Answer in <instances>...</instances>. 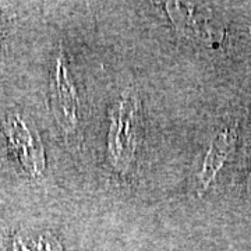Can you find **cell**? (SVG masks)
Listing matches in <instances>:
<instances>
[{"label": "cell", "instance_id": "1", "mask_svg": "<svg viewBox=\"0 0 251 251\" xmlns=\"http://www.w3.org/2000/svg\"><path fill=\"white\" fill-rule=\"evenodd\" d=\"M138 100L134 94L126 92L112 112L109 130V155L117 171L125 172L134 158L137 145Z\"/></svg>", "mask_w": 251, "mask_h": 251}, {"label": "cell", "instance_id": "2", "mask_svg": "<svg viewBox=\"0 0 251 251\" xmlns=\"http://www.w3.org/2000/svg\"><path fill=\"white\" fill-rule=\"evenodd\" d=\"M4 133L16 150L23 168L32 176L41 175L45 169V153L35 131L25 125L20 115H11L4 122Z\"/></svg>", "mask_w": 251, "mask_h": 251}, {"label": "cell", "instance_id": "3", "mask_svg": "<svg viewBox=\"0 0 251 251\" xmlns=\"http://www.w3.org/2000/svg\"><path fill=\"white\" fill-rule=\"evenodd\" d=\"M54 81H56L53 84V92H56L54 95L56 115L64 128L73 130L77 125L78 98H77V91L69 77L67 67L62 57L57 60Z\"/></svg>", "mask_w": 251, "mask_h": 251}, {"label": "cell", "instance_id": "4", "mask_svg": "<svg viewBox=\"0 0 251 251\" xmlns=\"http://www.w3.org/2000/svg\"><path fill=\"white\" fill-rule=\"evenodd\" d=\"M234 144H236V133L232 128H227L219 133L212 140L208 153L205 155L202 169L200 172V183L202 186V190H205L215 180L218 172L221 171L225 161L227 159V156L234 148Z\"/></svg>", "mask_w": 251, "mask_h": 251}]
</instances>
